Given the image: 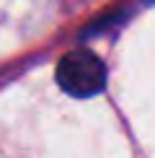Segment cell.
Instances as JSON below:
<instances>
[{"label": "cell", "instance_id": "6da1fadb", "mask_svg": "<svg viewBox=\"0 0 155 158\" xmlns=\"http://www.w3.org/2000/svg\"><path fill=\"white\" fill-rule=\"evenodd\" d=\"M57 85L67 96L88 98L106 88V65L88 49H75L57 62Z\"/></svg>", "mask_w": 155, "mask_h": 158}]
</instances>
